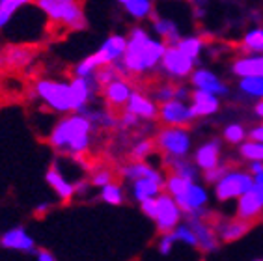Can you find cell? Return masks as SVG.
Wrapping results in <instances>:
<instances>
[{"instance_id": "cell-1", "label": "cell", "mask_w": 263, "mask_h": 261, "mask_svg": "<svg viewBox=\"0 0 263 261\" xmlns=\"http://www.w3.org/2000/svg\"><path fill=\"white\" fill-rule=\"evenodd\" d=\"M93 121L86 112H69L51 129L47 142L58 153H67L79 159L88 153L91 144Z\"/></svg>"}, {"instance_id": "cell-2", "label": "cell", "mask_w": 263, "mask_h": 261, "mask_svg": "<svg viewBox=\"0 0 263 261\" xmlns=\"http://www.w3.org/2000/svg\"><path fill=\"white\" fill-rule=\"evenodd\" d=\"M34 4L43 11L51 30L81 32L88 25L82 0H34Z\"/></svg>"}, {"instance_id": "cell-3", "label": "cell", "mask_w": 263, "mask_h": 261, "mask_svg": "<svg viewBox=\"0 0 263 261\" xmlns=\"http://www.w3.org/2000/svg\"><path fill=\"white\" fill-rule=\"evenodd\" d=\"M34 96L41 103H45L49 110L56 112V114H69V112H73L71 86L66 81L37 79L34 84Z\"/></svg>"}, {"instance_id": "cell-4", "label": "cell", "mask_w": 263, "mask_h": 261, "mask_svg": "<svg viewBox=\"0 0 263 261\" xmlns=\"http://www.w3.org/2000/svg\"><path fill=\"white\" fill-rule=\"evenodd\" d=\"M155 146L162 157H189L193 150V135L189 127L164 125L155 135Z\"/></svg>"}, {"instance_id": "cell-5", "label": "cell", "mask_w": 263, "mask_h": 261, "mask_svg": "<svg viewBox=\"0 0 263 261\" xmlns=\"http://www.w3.org/2000/svg\"><path fill=\"white\" fill-rule=\"evenodd\" d=\"M254 187V176L248 170H233L230 168L220 179L213 185V192L218 203L237 200L239 196L245 194L248 189Z\"/></svg>"}, {"instance_id": "cell-6", "label": "cell", "mask_w": 263, "mask_h": 261, "mask_svg": "<svg viewBox=\"0 0 263 261\" xmlns=\"http://www.w3.org/2000/svg\"><path fill=\"white\" fill-rule=\"evenodd\" d=\"M194 65H196V62L193 58H189L183 50H179L176 45H168L159 67L166 73L168 79H172V81H185L194 71Z\"/></svg>"}, {"instance_id": "cell-7", "label": "cell", "mask_w": 263, "mask_h": 261, "mask_svg": "<svg viewBox=\"0 0 263 261\" xmlns=\"http://www.w3.org/2000/svg\"><path fill=\"white\" fill-rule=\"evenodd\" d=\"M177 206L181 207L183 216H205L209 206L208 189L196 181H191L179 198H176Z\"/></svg>"}, {"instance_id": "cell-8", "label": "cell", "mask_w": 263, "mask_h": 261, "mask_svg": "<svg viewBox=\"0 0 263 261\" xmlns=\"http://www.w3.org/2000/svg\"><path fill=\"white\" fill-rule=\"evenodd\" d=\"M153 220H155V226H157L159 233L174 231V228L183 220L181 207L177 206V201L166 191H162L157 194V211H155Z\"/></svg>"}, {"instance_id": "cell-9", "label": "cell", "mask_w": 263, "mask_h": 261, "mask_svg": "<svg viewBox=\"0 0 263 261\" xmlns=\"http://www.w3.org/2000/svg\"><path fill=\"white\" fill-rule=\"evenodd\" d=\"M157 120L162 125H181L189 127L196 118L191 110V103L189 101L170 99L159 105V116Z\"/></svg>"}, {"instance_id": "cell-10", "label": "cell", "mask_w": 263, "mask_h": 261, "mask_svg": "<svg viewBox=\"0 0 263 261\" xmlns=\"http://www.w3.org/2000/svg\"><path fill=\"white\" fill-rule=\"evenodd\" d=\"M185 220L191 224V228L194 230L196 235V248L202 254H215L220 246V241L217 237V231L213 228V224H209L205 220V216H185Z\"/></svg>"}, {"instance_id": "cell-11", "label": "cell", "mask_w": 263, "mask_h": 261, "mask_svg": "<svg viewBox=\"0 0 263 261\" xmlns=\"http://www.w3.org/2000/svg\"><path fill=\"white\" fill-rule=\"evenodd\" d=\"M235 201H237L235 216L243 218V220L254 222L263 215V189L256 185V183H254L252 189H248Z\"/></svg>"}, {"instance_id": "cell-12", "label": "cell", "mask_w": 263, "mask_h": 261, "mask_svg": "<svg viewBox=\"0 0 263 261\" xmlns=\"http://www.w3.org/2000/svg\"><path fill=\"white\" fill-rule=\"evenodd\" d=\"M213 228L217 231V237L220 243H235V241H241L245 235H247L250 228H252V222L243 220V218H217V220L213 222Z\"/></svg>"}, {"instance_id": "cell-13", "label": "cell", "mask_w": 263, "mask_h": 261, "mask_svg": "<svg viewBox=\"0 0 263 261\" xmlns=\"http://www.w3.org/2000/svg\"><path fill=\"white\" fill-rule=\"evenodd\" d=\"M191 84L193 88H198V90H205L211 91L215 96L222 97L228 96L230 88L224 81H220V77L215 73V71L208 69V67H194V71L191 73Z\"/></svg>"}, {"instance_id": "cell-14", "label": "cell", "mask_w": 263, "mask_h": 261, "mask_svg": "<svg viewBox=\"0 0 263 261\" xmlns=\"http://www.w3.org/2000/svg\"><path fill=\"white\" fill-rule=\"evenodd\" d=\"M164 179H166V176H164L161 170H155L152 176H144V177H138V179L131 181L133 198H135L138 203H140L142 200H147V198H155L159 192L164 191Z\"/></svg>"}, {"instance_id": "cell-15", "label": "cell", "mask_w": 263, "mask_h": 261, "mask_svg": "<svg viewBox=\"0 0 263 261\" xmlns=\"http://www.w3.org/2000/svg\"><path fill=\"white\" fill-rule=\"evenodd\" d=\"M73 96V112H84L90 105L91 97L99 90L93 77H73L69 81Z\"/></svg>"}, {"instance_id": "cell-16", "label": "cell", "mask_w": 263, "mask_h": 261, "mask_svg": "<svg viewBox=\"0 0 263 261\" xmlns=\"http://www.w3.org/2000/svg\"><path fill=\"white\" fill-rule=\"evenodd\" d=\"M191 110H193L194 118H208V116L217 114L220 110V99L218 96L211 94V91H205V90H198L194 88L191 91Z\"/></svg>"}, {"instance_id": "cell-17", "label": "cell", "mask_w": 263, "mask_h": 261, "mask_svg": "<svg viewBox=\"0 0 263 261\" xmlns=\"http://www.w3.org/2000/svg\"><path fill=\"white\" fill-rule=\"evenodd\" d=\"M133 91L135 90H133L131 82L127 81L125 77H118V79L103 86V96H105L106 105L112 106V108L125 106Z\"/></svg>"}, {"instance_id": "cell-18", "label": "cell", "mask_w": 263, "mask_h": 261, "mask_svg": "<svg viewBox=\"0 0 263 261\" xmlns=\"http://www.w3.org/2000/svg\"><path fill=\"white\" fill-rule=\"evenodd\" d=\"M45 181L49 183V187H51L52 191H54L56 198L60 201H64V203H67V201H71L75 198V183H71L64 176V172L58 168L56 162L45 172Z\"/></svg>"}, {"instance_id": "cell-19", "label": "cell", "mask_w": 263, "mask_h": 261, "mask_svg": "<svg viewBox=\"0 0 263 261\" xmlns=\"http://www.w3.org/2000/svg\"><path fill=\"white\" fill-rule=\"evenodd\" d=\"M0 245L8 250L25 252V254H34L35 252V241L34 237L25 230V228H11L0 237Z\"/></svg>"}, {"instance_id": "cell-20", "label": "cell", "mask_w": 263, "mask_h": 261, "mask_svg": "<svg viewBox=\"0 0 263 261\" xmlns=\"http://www.w3.org/2000/svg\"><path fill=\"white\" fill-rule=\"evenodd\" d=\"M149 19H152V32L157 38L166 41V45H176L177 41H179V38L183 35L177 21H174L172 17L159 15L157 11H153Z\"/></svg>"}, {"instance_id": "cell-21", "label": "cell", "mask_w": 263, "mask_h": 261, "mask_svg": "<svg viewBox=\"0 0 263 261\" xmlns=\"http://www.w3.org/2000/svg\"><path fill=\"white\" fill-rule=\"evenodd\" d=\"M232 73L243 77H263V52H245L232 62Z\"/></svg>"}, {"instance_id": "cell-22", "label": "cell", "mask_w": 263, "mask_h": 261, "mask_svg": "<svg viewBox=\"0 0 263 261\" xmlns=\"http://www.w3.org/2000/svg\"><path fill=\"white\" fill-rule=\"evenodd\" d=\"M220 155H222V144L218 138H213L200 144L194 151V164L198 166V170H208L220 162Z\"/></svg>"}, {"instance_id": "cell-23", "label": "cell", "mask_w": 263, "mask_h": 261, "mask_svg": "<svg viewBox=\"0 0 263 261\" xmlns=\"http://www.w3.org/2000/svg\"><path fill=\"white\" fill-rule=\"evenodd\" d=\"M125 108L127 110L135 112L140 120L153 121V120H157V116H159L157 101L152 99V97L144 96V94H138V91H133L131 97H129V101H127Z\"/></svg>"}, {"instance_id": "cell-24", "label": "cell", "mask_w": 263, "mask_h": 261, "mask_svg": "<svg viewBox=\"0 0 263 261\" xmlns=\"http://www.w3.org/2000/svg\"><path fill=\"white\" fill-rule=\"evenodd\" d=\"M127 47V38L122 34H112L108 35L105 41L101 43V47L96 50L99 58H101L103 64H116V62L122 60L123 52H125Z\"/></svg>"}, {"instance_id": "cell-25", "label": "cell", "mask_w": 263, "mask_h": 261, "mask_svg": "<svg viewBox=\"0 0 263 261\" xmlns=\"http://www.w3.org/2000/svg\"><path fill=\"white\" fill-rule=\"evenodd\" d=\"M162 162H164L166 172L170 174L181 176L189 181H198L200 177L198 166L194 164V161H189L187 157H162Z\"/></svg>"}, {"instance_id": "cell-26", "label": "cell", "mask_w": 263, "mask_h": 261, "mask_svg": "<svg viewBox=\"0 0 263 261\" xmlns=\"http://www.w3.org/2000/svg\"><path fill=\"white\" fill-rule=\"evenodd\" d=\"M135 21L149 19L153 13V0H116Z\"/></svg>"}, {"instance_id": "cell-27", "label": "cell", "mask_w": 263, "mask_h": 261, "mask_svg": "<svg viewBox=\"0 0 263 261\" xmlns=\"http://www.w3.org/2000/svg\"><path fill=\"white\" fill-rule=\"evenodd\" d=\"M176 47L179 50H183L189 58H193V60L198 64L203 49H205V41H203L200 35H181L179 41L176 43Z\"/></svg>"}, {"instance_id": "cell-28", "label": "cell", "mask_w": 263, "mask_h": 261, "mask_svg": "<svg viewBox=\"0 0 263 261\" xmlns=\"http://www.w3.org/2000/svg\"><path fill=\"white\" fill-rule=\"evenodd\" d=\"M157 170V168H153L149 162L146 161H135L129 162L122 168V177L127 181V183H131V181L138 179V177H144V176H152L153 172Z\"/></svg>"}, {"instance_id": "cell-29", "label": "cell", "mask_w": 263, "mask_h": 261, "mask_svg": "<svg viewBox=\"0 0 263 261\" xmlns=\"http://www.w3.org/2000/svg\"><path fill=\"white\" fill-rule=\"evenodd\" d=\"M99 198L108 206H122L125 201V191H123V187L120 183L110 181V183L99 187Z\"/></svg>"}, {"instance_id": "cell-30", "label": "cell", "mask_w": 263, "mask_h": 261, "mask_svg": "<svg viewBox=\"0 0 263 261\" xmlns=\"http://www.w3.org/2000/svg\"><path fill=\"white\" fill-rule=\"evenodd\" d=\"M239 155L247 162H252V161L263 162V140H256V138L243 140L239 144Z\"/></svg>"}, {"instance_id": "cell-31", "label": "cell", "mask_w": 263, "mask_h": 261, "mask_svg": "<svg viewBox=\"0 0 263 261\" xmlns=\"http://www.w3.org/2000/svg\"><path fill=\"white\" fill-rule=\"evenodd\" d=\"M32 2L34 0H0V30H4L17 11Z\"/></svg>"}, {"instance_id": "cell-32", "label": "cell", "mask_w": 263, "mask_h": 261, "mask_svg": "<svg viewBox=\"0 0 263 261\" xmlns=\"http://www.w3.org/2000/svg\"><path fill=\"white\" fill-rule=\"evenodd\" d=\"M239 91L252 99H263V77H243L239 79Z\"/></svg>"}, {"instance_id": "cell-33", "label": "cell", "mask_w": 263, "mask_h": 261, "mask_svg": "<svg viewBox=\"0 0 263 261\" xmlns=\"http://www.w3.org/2000/svg\"><path fill=\"white\" fill-rule=\"evenodd\" d=\"M243 52H263V26H254L241 40Z\"/></svg>"}, {"instance_id": "cell-34", "label": "cell", "mask_w": 263, "mask_h": 261, "mask_svg": "<svg viewBox=\"0 0 263 261\" xmlns=\"http://www.w3.org/2000/svg\"><path fill=\"white\" fill-rule=\"evenodd\" d=\"M103 65L105 64L101 62L99 54H97V52H91V54H88L86 58H82V60L75 65L73 75L75 77H93L96 75V71L99 69V67H103Z\"/></svg>"}, {"instance_id": "cell-35", "label": "cell", "mask_w": 263, "mask_h": 261, "mask_svg": "<svg viewBox=\"0 0 263 261\" xmlns=\"http://www.w3.org/2000/svg\"><path fill=\"white\" fill-rule=\"evenodd\" d=\"M172 235H174V239H176V243H181V245H185V246L196 248V235H194V230L191 228V224H189L187 220L179 222V224L174 228Z\"/></svg>"}, {"instance_id": "cell-36", "label": "cell", "mask_w": 263, "mask_h": 261, "mask_svg": "<svg viewBox=\"0 0 263 261\" xmlns=\"http://www.w3.org/2000/svg\"><path fill=\"white\" fill-rule=\"evenodd\" d=\"M222 138L232 146H239L243 140L248 138V130L245 129L241 123H230V125L224 127L222 130Z\"/></svg>"}, {"instance_id": "cell-37", "label": "cell", "mask_w": 263, "mask_h": 261, "mask_svg": "<svg viewBox=\"0 0 263 261\" xmlns=\"http://www.w3.org/2000/svg\"><path fill=\"white\" fill-rule=\"evenodd\" d=\"M28 60H30V50L26 47H11L4 54V62L8 65H13V67L28 64Z\"/></svg>"}, {"instance_id": "cell-38", "label": "cell", "mask_w": 263, "mask_h": 261, "mask_svg": "<svg viewBox=\"0 0 263 261\" xmlns=\"http://www.w3.org/2000/svg\"><path fill=\"white\" fill-rule=\"evenodd\" d=\"M157 150V146H155V138H142V140H138L135 146H133L131 150V157L135 159V161H146L147 157L152 155L153 151Z\"/></svg>"}, {"instance_id": "cell-39", "label": "cell", "mask_w": 263, "mask_h": 261, "mask_svg": "<svg viewBox=\"0 0 263 261\" xmlns=\"http://www.w3.org/2000/svg\"><path fill=\"white\" fill-rule=\"evenodd\" d=\"M230 170V166L226 162H218L217 166H213V168H208V170H202V179L208 183V185H215L220 177Z\"/></svg>"}, {"instance_id": "cell-40", "label": "cell", "mask_w": 263, "mask_h": 261, "mask_svg": "<svg viewBox=\"0 0 263 261\" xmlns=\"http://www.w3.org/2000/svg\"><path fill=\"white\" fill-rule=\"evenodd\" d=\"M174 245H176V239H174L172 231H166V233H161V237H159L157 241V250L161 256H170L174 250Z\"/></svg>"}, {"instance_id": "cell-41", "label": "cell", "mask_w": 263, "mask_h": 261, "mask_svg": "<svg viewBox=\"0 0 263 261\" xmlns=\"http://www.w3.org/2000/svg\"><path fill=\"white\" fill-rule=\"evenodd\" d=\"M110 181H114V174H112L108 168H99V170L91 176V179H90V183L93 187H103V185H106V183H110Z\"/></svg>"}, {"instance_id": "cell-42", "label": "cell", "mask_w": 263, "mask_h": 261, "mask_svg": "<svg viewBox=\"0 0 263 261\" xmlns=\"http://www.w3.org/2000/svg\"><path fill=\"white\" fill-rule=\"evenodd\" d=\"M170 99H176V84L159 86L157 91H155V101L161 105V103H164V101H170Z\"/></svg>"}, {"instance_id": "cell-43", "label": "cell", "mask_w": 263, "mask_h": 261, "mask_svg": "<svg viewBox=\"0 0 263 261\" xmlns=\"http://www.w3.org/2000/svg\"><path fill=\"white\" fill-rule=\"evenodd\" d=\"M138 121H140V118H138L135 112L127 110V108H125V110L122 112V116H120V120H118V125L131 129V127H137L138 125Z\"/></svg>"}, {"instance_id": "cell-44", "label": "cell", "mask_w": 263, "mask_h": 261, "mask_svg": "<svg viewBox=\"0 0 263 261\" xmlns=\"http://www.w3.org/2000/svg\"><path fill=\"white\" fill-rule=\"evenodd\" d=\"M140 211L147 216V218H152L155 216V211H157V196L155 198H147V200H142L140 201Z\"/></svg>"}, {"instance_id": "cell-45", "label": "cell", "mask_w": 263, "mask_h": 261, "mask_svg": "<svg viewBox=\"0 0 263 261\" xmlns=\"http://www.w3.org/2000/svg\"><path fill=\"white\" fill-rule=\"evenodd\" d=\"M34 254H35V257H37V261H56L54 254L45 250V248H43V250H35Z\"/></svg>"}, {"instance_id": "cell-46", "label": "cell", "mask_w": 263, "mask_h": 261, "mask_svg": "<svg viewBox=\"0 0 263 261\" xmlns=\"http://www.w3.org/2000/svg\"><path fill=\"white\" fill-rule=\"evenodd\" d=\"M248 138H256V140H263V123L254 125L252 129L248 130Z\"/></svg>"}, {"instance_id": "cell-47", "label": "cell", "mask_w": 263, "mask_h": 261, "mask_svg": "<svg viewBox=\"0 0 263 261\" xmlns=\"http://www.w3.org/2000/svg\"><path fill=\"white\" fill-rule=\"evenodd\" d=\"M248 172H250L252 176H256V174H261V172H263V162L261 161L248 162Z\"/></svg>"}, {"instance_id": "cell-48", "label": "cell", "mask_w": 263, "mask_h": 261, "mask_svg": "<svg viewBox=\"0 0 263 261\" xmlns=\"http://www.w3.org/2000/svg\"><path fill=\"white\" fill-rule=\"evenodd\" d=\"M49 209H51V203H49V201H41L40 206H35V213H37V215H45V213H49Z\"/></svg>"}, {"instance_id": "cell-49", "label": "cell", "mask_w": 263, "mask_h": 261, "mask_svg": "<svg viewBox=\"0 0 263 261\" xmlns=\"http://www.w3.org/2000/svg\"><path fill=\"white\" fill-rule=\"evenodd\" d=\"M254 114L258 116V118H261L263 120V99H259L256 105H254Z\"/></svg>"}, {"instance_id": "cell-50", "label": "cell", "mask_w": 263, "mask_h": 261, "mask_svg": "<svg viewBox=\"0 0 263 261\" xmlns=\"http://www.w3.org/2000/svg\"><path fill=\"white\" fill-rule=\"evenodd\" d=\"M254 183L263 189V172H261V174H256V176H254Z\"/></svg>"}]
</instances>
